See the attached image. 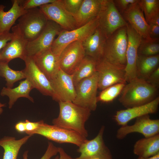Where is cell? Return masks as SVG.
Instances as JSON below:
<instances>
[{
    "instance_id": "28",
    "label": "cell",
    "mask_w": 159,
    "mask_h": 159,
    "mask_svg": "<svg viewBox=\"0 0 159 159\" xmlns=\"http://www.w3.org/2000/svg\"><path fill=\"white\" fill-rule=\"evenodd\" d=\"M32 135H28L19 140L11 136L1 139L0 146L4 150L3 159H16L21 148Z\"/></svg>"
},
{
    "instance_id": "30",
    "label": "cell",
    "mask_w": 159,
    "mask_h": 159,
    "mask_svg": "<svg viewBox=\"0 0 159 159\" xmlns=\"http://www.w3.org/2000/svg\"><path fill=\"white\" fill-rule=\"evenodd\" d=\"M0 76L5 78L6 82V87L12 88L15 83L25 79L23 70L21 71L14 70L9 66V63L0 62Z\"/></svg>"
},
{
    "instance_id": "12",
    "label": "cell",
    "mask_w": 159,
    "mask_h": 159,
    "mask_svg": "<svg viewBox=\"0 0 159 159\" xmlns=\"http://www.w3.org/2000/svg\"><path fill=\"white\" fill-rule=\"evenodd\" d=\"M53 91V99L58 102H72L74 100L76 90L72 75L60 69L50 80Z\"/></svg>"
},
{
    "instance_id": "37",
    "label": "cell",
    "mask_w": 159,
    "mask_h": 159,
    "mask_svg": "<svg viewBox=\"0 0 159 159\" xmlns=\"http://www.w3.org/2000/svg\"><path fill=\"white\" fill-rule=\"evenodd\" d=\"M139 0H113L117 9L121 14L131 5L136 3Z\"/></svg>"
},
{
    "instance_id": "34",
    "label": "cell",
    "mask_w": 159,
    "mask_h": 159,
    "mask_svg": "<svg viewBox=\"0 0 159 159\" xmlns=\"http://www.w3.org/2000/svg\"><path fill=\"white\" fill-rule=\"evenodd\" d=\"M83 0H59L64 9L73 16L79 10Z\"/></svg>"
},
{
    "instance_id": "39",
    "label": "cell",
    "mask_w": 159,
    "mask_h": 159,
    "mask_svg": "<svg viewBox=\"0 0 159 159\" xmlns=\"http://www.w3.org/2000/svg\"><path fill=\"white\" fill-rule=\"evenodd\" d=\"M148 34L151 39H159V26L151 23L148 24Z\"/></svg>"
},
{
    "instance_id": "18",
    "label": "cell",
    "mask_w": 159,
    "mask_h": 159,
    "mask_svg": "<svg viewBox=\"0 0 159 159\" xmlns=\"http://www.w3.org/2000/svg\"><path fill=\"white\" fill-rule=\"evenodd\" d=\"M24 61L25 67L23 70L25 79L30 82L34 88L37 89L42 94L52 97L53 91L50 82L38 68L33 58L27 57Z\"/></svg>"
},
{
    "instance_id": "6",
    "label": "cell",
    "mask_w": 159,
    "mask_h": 159,
    "mask_svg": "<svg viewBox=\"0 0 159 159\" xmlns=\"http://www.w3.org/2000/svg\"><path fill=\"white\" fill-rule=\"evenodd\" d=\"M48 20L39 8L27 10L18 19L17 24L28 42L37 38L46 27Z\"/></svg>"
},
{
    "instance_id": "48",
    "label": "cell",
    "mask_w": 159,
    "mask_h": 159,
    "mask_svg": "<svg viewBox=\"0 0 159 159\" xmlns=\"http://www.w3.org/2000/svg\"><path fill=\"white\" fill-rule=\"evenodd\" d=\"M0 96H1V95H0Z\"/></svg>"
},
{
    "instance_id": "47",
    "label": "cell",
    "mask_w": 159,
    "mask_h": 159,
    "mask_svg": "<svg viewBox=\"0 0 159 159\" xmlns=\"http://www.w3.org/2000/svg\"><path fill=\"white\" fill-rule=\"evenodd\" d=\"M97 159V158H94V159Z\"/></svg>"
},
{
    "instance_id": "3",
    "label": "cell",
    "mask_w": 159,
    "mask_h": 159,
    "mask_svg": "<svg viewBox=\"0 0 159 159\" xmlns=\"http://www.w3.org/2000/svg\"><path fill=\"white\" fill-rule=\"evenodd\" d=\"M127 44L126 26L118 29L106 39L103 57L112 64L125 68Z\"/></svg>"
},
{
    "instance_id": "32",
    "label": "cell",
    "mask_w": 159,
    "mask_h": 159,
    "mask_svg": "<svg viewBox=\"0 0 159 159\" xmlns=\"http://www.w3.org/2000/svg\"><path fill=\"white\" fill-rule=\"evenodd\" d=\"M125 84L124 83H117L102 90L97 96V102H109L112 101L120 94Z\"/></svg>"
},
{
    "instance_id": "40",
    "label": "cell",
    "mask_w": 159,
    "mask_h": 159,
    "mask_svg": "<svg viewBox=\"0 0 159 159\" xmlns=\"http://www.w3.org/2000/svg\"><path fill=\"white\" fill-rule=\"evenodd\" d=\"M12 35V33L10 32L0 34V51L11 40Z\"/></svg>"
},
{
    "instance_id": "10",
    "label": "cell",
    "mask_w": 159,
    "mask_h": 159,
    "mask_svg": "<svg viewBox=\"0 0 159 159\" xmlns=\"http://www.w3.org/2000/svg\"><path fill=\"white\" fill-rule=\"evenodd\" d=\"M105 127L102 126L97 135L93 139L87 140L77 150L80 155L72 159H113L110 149L103 138Z\"/></svg>"
},
{
    "instance_id": "36",
    "label": "cell",
    "mask_w": 159,
    "mask_h": 159,
    "mask_svg": "<svg viewBox=\"0 0 159 159\" xmlns=\"http://www.w3.org/2000/svg\"><path fill=\"white\" fill-rule=\"evenodd\" d=\"M59 147L55 146L52 142H49L47 149L43 156L40 159H51L58 153ZM28 151H25L23 155V159H28Z\"/></svg>"
},
{
    "instance_id": "5",
    "label": "cell",
    "mask_w": 159,
    "mask_h": 159,
    "mask_svg": "<svg viewBox=\"0 0 159 159\" xmlns=\"http://www.w3.org/2000/svg\"><path fill=\"white\" fill-rule=\"evenodd\" d=\"M26 133L28 135H39L60 143L73 144L78 147L87 140L86 138L76 131L48 125L43 120H41L40 124L35 130Z\"/></svg>"
},
{
    "instance_id": "38",
    "label": "cell",
    "mask_w": 159,
    "mask_h": 159,
    "mask_svg": "<svg viewBox=\"0 0 159 159\" xmlns=\"http://www.w3.org/2000/svg\"><path fill=\"white\" fill-rule=\"evenodd\" d=\"M153 86L158 89L159 87V67L149 76L146 81Z\"/></svg>"
},
{
    "instance_id": "29",
    "label": "cell",
    "mask_w": 159,
    "mask_h": 159,
    "mask_svg": "<svg viewBox=\"0 0 159 159\" xmlns=\"http://www.w3.org/2000/svg\"><path fill=\"white\" fill-rule=\"evenodd\" d=\"M97 61L85 56L73 74V79L75 86L81 80L89 77L96 72Z\"/></svg>"
},
{
    "instance_id": "1",
    "label": "cell",
    "mask_w": 159,
    "mask_h": 159,
    "mask_svg": "<svg viewBox=\"0 0 159 159\" xmlns=\"http://www.w3.org/2000/svg\"><path fill=\"white\" fill-rule=\"evenodd\" d=\"M58 103L59 114L53 120V125L74 131L87 138L88 133L85 123L90 115L91 111L72 102Z\"/></svg>"
},
{
    "instance_id": "23",
    "label": "cell",
    "mask_w": 159,
    "mask_h": 159,
    "mask_svg": "<svg viewBox=\"0 0 159 159\" xmlns=\"http://www.w3.org/2000/svg\"><path fill=\"white\" fill-rule=\"evenodd\" d=\"M12 6L5 11V6L0 5V34L10 32L16 21L27 11L20 5L19 0H12Z\"/></svg>"
},
{
    "instance_id": "21",
    "label": "cell",
    "mask_w": 159,
    "mask_h": 159,
    "mask_svg": "<svg viewBox=\"0 0 159 159\" xmlns=\"http://www.w3.org/2000/svg\"><path fill=\"white\" fill-rule=\"evenodd\" d=\"M38 68L50 81L60 69L59 56L51 49L41 51L32 57Z\"/></svg>"
},
{
    "instance_id": "8",
    "label": "cell",
    "mask_w": 159,
    "mask_h": 159,
    "mask_svg": "<svg viewBox=\"0 0 159 159\" xmlns=\"http://www.w3.org/2000/svg\"><path fill=\"white\" fill-rule=\"evenodd\" d=\"M98 82L97 72L91 76L80 81L75 87L76 95L72 102L91 111L95 110L98 102Z\"/></svg>"
},
{
    "instance_id": "15",
    "label": "cell",
    "mask_w": 159,
    "mask_h": 159,
    "mask_svg": "<svg viewBox=\"0 0 159 159\" xmlns=\"http://www.w3.org/2000/svg\"><path fill=\"white\" fill-rule=\"evenodd\" d=\"M126 28L128 44L126 52V64L125 70V81L128 83L137 78L136 64L138 50L142 37L128 23Z\"/></svg>"
},
{
    "instance_id": "22",
    "label": "cell",
    "mask_w": 159,
    "mask_h": 159,
    "mask_svg": "<svg viewBox=\"0 0 159 159\" xmlns=\"http://www.w3.org/2000/svg\"><path fill=\"white\" fill-rule=\"evenodd\" d=\"M106 38L98 27L83 41L85 55L97 61L103 57Z\"/></svg>"
},
{
    "instance_id": "14",
    "label": "cell",
    "mask_w": 159,
    "mask_h": 159,
    "mask_svg": "<svg viewBox=\"0 0 159 159\" xmlns=\"http://www.w3.org/2000/svg\"><path fill=\"white\" fill-rule=\"evenodd\" d=\"M63 29L58 24L48 20L46 27L40 34L34 40L28 42L27 56L32 57L41 51L51 48L56 37Z\"/></svg>"
},
{
    "instance_id": "44",
    "label": "cell",
    "mask_w": 159,
    "mask_h": 159,
    "mask_svg": "<svg viewBox=\"0 0 159 159\" xmlns=\"http://www.w3.org/2000/svg\"><path fill=\"white\" fill-rule=\"evenodd\" d=\"M159 26V14L153 16L148 22Z\"/></svg>"
},
{
    "instance_id": "13",
    "label": "cell",
    "mask_w": 159,
    "mask_h": 159,
    "mask_svg": "<svg viewBox=\"0 0 159 159\" xmlns=\"http://www.w3.org/2000/svg\"><path fill=\"white\" fill-rule=\"evenodd\" d=\"M135 123L132 125H127L121 126L118 129L117 138L122 139L128 134L138 132L145 138H148L159 134V120L150 118L149 115L136 118Z\"/></svg>"
},
{
    "instance_id": "46",
    "label": "cell",
    "mask_w": 159,
    "mask_h": 159,
    "mask_svg": "<svg viewBox=\"0 0 159 159\" xmlns=\"http://www.w3.org/2000/svg\"><path fill=\"white\" fill-rule=\"evenodd\" d=\"M5 106V104L2 103L0 102V115L3 112V107Z\"/></svg>"
},
{
    "instance_id": "35",
    "label": "cell",
    "mask_w": 159,
    "mask_h": 159,
    "mask_svg": "<svg viewBox=\"0 0 159 159\" xmlns=\"http://www.w3.org/2000/svg\"><path fill=\"white\" fill-rule=\"evenodd\" d=\"M56 0H19L20 5L25 10L40 7L47 4L53 2Z\"/></svg>"
},
{
    "instance_id": "19",
    "label": "cell",
    "mask_w": 159,
    "mask_h": 159,
    "mask_svg": "<svg viewBox=\"0 0 159 159\" xmlns=\"http://www.w3.org/2000/svg\"><path fill=\"white\" fill-rule=\"evenodd\" d=\"M159 105V97L143 105L117 111L114 118L117 124L121 126L127 125L131 120L143 116L156 113Z\"/></svg>"
},
{
    "instance_id": "25",
    "label": "cell",
    "mask_w": 159,
    "mask_h": 159,
    "mask_svg": "<svg viewBox=\"0 0 159 159\" xmlns=\"http://www.w3.org/2000/svg\"><path fill=\"white\" fill-rule=\"evenodd\" d=\"M33 89L34 88L30 82L25 79L20 82L18 86L14 88L3 87L0 95L2 96H6L9 97V108L11 109L17 100L20 97L26 98L34 102L33 98L29 95Z\"/></svg>"
},
{
    "instance_id": "41",
    "label": "cell",
    "mask_w": 159,
    "mask_h": 159,
    "mask_svg": "<svg viewBox=\"0 0 159 159\" xmlns=\"http://www.w3.org/2000/svg\"><path fill=\"white\" fill-rule=\"evenodd\" d=\"M25 122L26 129V132L32 131L36 129L40 124L41 120L34 122H31L28 120H26Z\"/></svg>"
},
{
    "instance_id": "43",
    "label": "cell",
    "mask_w": 159,
    "mask_h": 159,
    "mask_svg": "<svg viewBox=\"0 0 159 159\" xmlns=\"http://www.w3.org/2000/svg\"><path fill=\"white\" fill-rule=\"evenodd\" d=\"M15 128L16 130L20 133H23L26 131L25 122L20 121L15 125Z\"/></svg>"
},
{
    "instance_id": "2",
    "label": "cell",
    "mask_w": 159,
    "mask_h": 159,
    "mask_svg": "<svg viewBox=\"0 0 159 159\" xmlns=\"http://www.w3.org/2000/svg\"><path fill=\"white\" fill-rule=\"evenodd\" d=\"M158 89L145 80L136 78L125 84L119 101L126 108L143 105L158 97Z\"/></svg>"
},
{
    "instance_id": "24",
    "label": "cell",
    "mask_w": 159,
    "mask_h": 159,
    "mask_svg": "<svg viewBox=\"0 0 159 159\" xmlns=\"http://www.w3.org/2000/svg\"><path fill=\"white\" fill-rule=\"evenodd\" d=\"M103 0H83L80 8L73 15L78 27L87 24L97 17Z\"/></svg>"
},
{
    "instance_id": "16",
    "label": "cell",
    "mask_w": 159,
    "mask_h": 159,
    "mask_svg": "<svg viewBox=\"0 0 159 159\" xmlns=\"http://www.w3.org/2000/svg\"><path fill=\"white\" fill-rule=\"evenodd\" d=\"M39 8L48 20L56 23L63 30H70L78 28L74 16L64 9L59 0Z\"/></svg>"
},
{
    "instance_id": "9",
    "label": "cell",
    "mask_w": 159,
    "mask_h": 159,
    "mask_svg": "<svg viewBox=\"0 0 159 159\" xmlns=\"http://www.w3.org/2000/svg\"><path fill=\"white\" fill-rule=\"evenodd\" d=\"M96 61L98 89L102 90L115 84H126L125 67L112 64L103 57Z\"/></svg>"
},
{
    "instance_id": "11",
    "label": "cell",
    "mask_w": 159,
    "mask_h": 159,
    "mask_svg": "<svg viewBox=\"0 0 159 159\" xmlns=\"http://www.w3.org/2000/svg\"><path fill=\"white\" fill-rule=\"evenodd\" d=\"M11 40L0 51V62L9 63L12 59L19 58L24 61L27 57L26 49L28 42L22 35L16 24L11 28Z\"/></svg>"
},
{
    "instance_id": "33",
    "label": "cell",
    "mask_w": 159,
    "mask_h": 159,
    "mask_svg": "<svg viewBox=\"0 0 159 159\" xmlns=\"http://www.w3.org/2000/svg\"><path fill=\"white\" fill-rule=\"evenodd\" d=\"M138 4L147 23L151 18L159 14V0H139Z\"/></svg>"
},
{
    "instance_id": "4",
    "label": "cell",
    "mask_w": 159,
    "mask_h": 159,
    "mask_svg": "<svg viewBox=\"0 0 159 159\" xmlns=\"http://www.w3.org/2000/svg\"><path fill=\"white\" fill-rule=\"evenodd\" d=\"M97 19L98 27L106 39L127 24L112 0H103Z\"/></svg>"
},
{
    "instance_id": "7",
    "label": "cell",
    "mask_w": 159,
    "mask_h": 159,
    "mask_svg": "<svg viewBox=\"0 0 159 159\" xmlns=\"http://www.w3.org/2000/svg\"><path fill=\"white\" fill-rule=\"evenodd\" d=\"M98 26L97 17L85 25L75 29H63L54 39L51 47L52 51L59 56L68 45L77 41H83L92 34Z\"/></svg>"
},
{
    "instance_id": "26",
    "label": "cell",
    "mask_w": 159,
    "mask_h": 159,
    "mask_svg": "<svg viewBox=\"0 0 159 159\" xmlns=\"http://www.w3.org/2000/svg\"><path fill=\"white\" fill-rule=\"evenodd\" d=\"M134 153L138 157L148 158L159 153V134L137 141L133 149Z\"/></svg>"
},
{
    "instance_id": "42",
    "label": "cell",
    "mask_w": 159,
    "mask_h": 159,
    "mask_svg": "<svg viewBox=\"0 0 159 159\" xmlns=\"http://www.w3.org/2000/svg\"><path fill=\"white\" fill-rule=\"evenodd\" d=\"M59 156H57L54 159H72L62 148L59 147Z\"/></svg>"
},
{
    "instance_id": "31",
    "label": "cell",
    "mask_w": 159,
    "mask_h": 159,
    "mask_svg": "<svg viewBox=\"0 0 159 159\" xmlns=\"http://www.w3.org/2000/svg\"><path fill=\"white\" fill-rule=\"evenodd\" d=\"M159 39L142 38L138 50V55L152 56L159 54Z\"/></svg>"
},
{
    "instance_id": "45",
    "label": "cell",
    "mask_w": 159,
    "mask_h": 159,
    "mask_svg": "<svg viewBox=\"0 0 159 159\" xmlns=\"http://www.w3.org/2000/svg\"><path fill=\"white\" fill-rule=\"evenodd\" d=\"M137 159H159V153L157 154L148 158H144L142 157H138Z\"/></svg>"
},
{
    "instance_id": "17",
    "label": "cell",
    "mask_w": 159,
    "mask_h": 159,
    "mask_svg": "<svg viewBox=\"0 0 159 159\" xmlns=\"http://www.w3.org/2000/svg\"><path fill=\"white\" fill-rule=\"evenodd\" d=\"M85 56L82 41L72 43L64 48L59 55L60 69L72 75Z\"/></svg>"
},
{
    "instance_id": "20",
    "label": "cell",
    "mask_w": 159,
    "mask_h": 159,
    "mask_svg": "<svg viewBox=\"0 0 159 159\" xmlns=\"http://www.w3.org/2000/svg\"><path fill=\"white\" fill-rule=\"evenodd\" d=\"M138 1L131 5L121 14H122V15L125 20L142 38L151 39L148 34L149 26Z\"/></svg>"
},
{
    "instance_id": "27",
    "label": "cell",
    "mask_w": 159,
    "mask_h": 159,
    "mask_svg": "<svg viewBox=\"0 0 159 159\" xmlns=\"http://www.w3.org/2000/svg\"><path fill=\"white\" fill-rule=\"evenodd\" d=\"M159 54L146 56L138 55L136 72L138 78L146 81L159 67Z\"/></svg>"
}]
</instances>
